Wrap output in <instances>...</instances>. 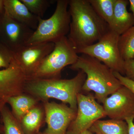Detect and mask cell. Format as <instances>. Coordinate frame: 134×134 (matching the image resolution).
Wrapping results in <instances>:
<instances>
[{"label": "cell", "mask_w": 134, "mask_h": 134, "mask_svg": "<svg viewBox=\"0 0 134 134\" xmlns=\"http://www.w3.org/2000/svg\"><path fill=\"white\" fill-rule=\"evenodd\" d=\"M71 17L68 39L76 53L99 41L110 30L96 13L88 0H69Z\"/></svg>", "instance_id": "1"}, {"label": "cell", "mask_w": 134, "mask_h": 134, "mask_svg": "<svg viewBox=\"0 0 134 134\" xmlns=\"http://www.w3.org/2000/svg\"><path fill=\"white\" fill-rule=\"evenodd\" d=\"M127 0H115L112 24L110 29L120 36L134 26L132 13L127 10Z\"/></svg>", "instance_id": "14"}, {"label": "cell", "mask_w": 134, "mask_h": 134, "mask_svg": "<svg viewBox=\"0 0 134 134\" xmlns=\"http://www.w3.org/2000/svg\"><path fill=\"white\" fill-rule=\"evenodd\" d=\"M98 15L111 26L113 18L115 0H88Z\"/></svg>", "instance_id": "17"}, {"label": "cell", "mask_w": 134, "mask_h": 134, "mask_svg": "<svg viewBox=\"0 0 134 134\" xmlns=\"http://www.w3.org/2000/svg\"><path fill=\"white\" fill-rule=\"evenodd\" d=\"M54 44L53 50L43 60L27 80L60 79L62 70L76 62L79 55L67 36Z\"/></svg>", "instance_id": "5"}, {"label": "cell", "mask_w": 134, "mask_h": 134, "mask_svg": "<svg viewBox=\"0 0 134 134\" xmlns=\"http://www.w3.org/2000/svg\"><path fill=\"white\" fill-rule=\"evenodd\" d=\"M78 71L75 77L69 79H29L25 88L43 100L55 98L68 104L70 108L77 111V97L86 78L83 71Z\"/></svg>", "instance_id": "3"}, {"label": "cell", "mask_w": 134, "mask_h": 134, "mask_svg": "<svg viewBox=\"0 0 134 134\" xmlns=\"http://www.w3.org/2000/svg\"><path fill=\"white\" fill-rule=\"evenodd\" d=\"M96 99L91 93L85 95L80 92L77 94L76 115L70 125L67 134H81L90 129L96 121L107 116L103 106Z\"/></svg>", "instance_id": "7"}, {"label": "cell", "mask_w": 134, "mask_h": 134, "mask_svg": "<svg viewBox=\"0 0 134 134\" xmlns=\"http://www.w3.org/2000/svg\"><path fill=\"white\" fill-rule=\"evenodd\" d=\"M27 80L26 73L14 58L7 68L0 70V99L20 95Z\"/></svg>", "instance_id": "11"}, {"label": "cell", "mask_w": 134, "mask_h": 134, "mask_svg": "<svg viewBox=\"0 0 134 134\" xmlns=\"http://www.w3.org/2000/svg\"><path fill=\"white\" fill-rule=\"evenodd\" d=\"M90 130L99 134H129L128 126L126 121L110 119L98 120Z\"/></svg>", "instance_id": "15"}, {"label": "cell", "mask_w": 134, "mask_h": 134, "mask_svg": "<svg viewBox=\"0 0 134 134\" xmlns=\"http://www.w3.org/2000/svg\"><path fill=\"white\" fill-rule=\"evenodd\" d=\"M7 103L12 107V114L17 120H20L33 108L36 101L30 97L19 95L7 99Z\"/></svg>", "instance_id": "16"}, {"label": "cell", "mask_w": 134, "mask_h": 134, "mask_svg": "<svg viewBox=\"0 0 134 134\" xmlns=\"http://www.w3.org/2000/svg\"><path fill=\"white\" fill-rule=\"evenodd\" d=\"M3 134H26L14 115L5 105L0 110Z\"/></svg>", "instance_id": "18"}, {"label": "cell", "mask_w": 134, "mask_h": 134, "mask_svg": "<svg viewBox=\"0 0 134 134\" xmlns=\"http://www.w3.org/2000/svg\"><path fill=\"white\" fill-rule=\"evenodd\" d=\"M14 58V52L0 41V68H7Z\"/></svg>", "instance_id": "22"}, {"label": "cell", "mask_w": 134, "mask_h": 134, "mask_svg": "<svg viewBox=\"0 0 134 134\" xmlns=\"http://www.w3.org/2000/svg\"><path fill=\"white\" fill-rule=\"evenodd\" d=\"M119 46L124 60L134 59V26L120 36Z\"/></svg>", "instance_id": "20"}, {"label": "cell", "mask_w": 134, "mask_h": 134, "mask_svg": "<svg viewBox=\"0 0 134 134\" xmlns=\"http://www.w3.org/2000/svg\"><path fill=\"white\" fill-rule=\"evenodd\" d=\"M134 118H131L126 120L128 126L129 134H134Z\"/></svg>", "instance_id": "25"}, {"label": "cell", "mask_w": 134, "mask_h": 134, "mask_svg": "<svg viewBox=\"0 0 134 134\" xmlns=\"http://www.w3.org/2000/svg\"><path fill=\"white\" fill-rule=\"evenodd\" d=\"M36 134H46V133H36Z\"/></svg>", "instance_id": "30"}, {"label": "cell", "mask_w": 134, "mask_h": 134, "mask_svg": "<svg viewBox=\"0 0 134 134\" xmlns=\"http://www.w3.org/2000/svg\"><path fill=\"white\" fill-rule=\"evenodd\" d=\"M56 8L52 16L44 19L38 17L37 27L26 45L44 43H55L69 33L71 17L69 11V1H56Z\"/></svg>", "instance_id": "4"}, {"label": "cell", "mask_w": 134, "mask_h": 134, "mask_svg": "<svg viewBox=\"0 0 134 134\" xmlns=\"http://www.w3.org/2000/svg\"><path fill=\"white\" fill-rule=\"evenodd\" d=\"M129 2L130 5V9L132 11L134 19V0H129Z\"/></svg>", "instance_id": "27"}, {"label": "cell", "mask_w": 134, "mask_h": 134, "mask_svg": "<svg viewBox=\"0 0 134 134\" xmlns=\"http://www.w3.org/2000/svg\"><path fill=\"white\" fill-rule=\"evenodd\" d=\"M5 10L13 19L34 31L38 26V17L29 11L21 0H4Z\"/></svg>", "instance_id": "13"}, {"label": "cell", "mask_w": 134, "mask_h": 134, "mask_svg": "<svg viewBox=\"0 0 134 134\" xmlns=\"http://www.w3.org/2000/svg\"><path fill=\"white\" fill-rule=\"evenodd\" d=\"M0 134H1V132H0Z\"/></svg>", "instance_id": "31"}, {"label": "cell", "mask_w": 134, "mask_h": 134, "mask_svg": "<svg viewBox=\"0 0 134 134\" xmlns=\"http://www.w3.org/2000/svg\"><path fill=\"white\" fill-rule=\"evenodd\" d=\"M53 43L25 45L14 53V58L24 70L27 79L54 48Z\"/></svg>", "instance_id": "12"}, {"label": "cell", "mask_w": 134, "mask_h": 134, "mask_svg": "<svg viewBox=\"0 0 134 134\" xmlns=\"http://www.w3.org/2000/svg\"></svg>", "instance_id": "32"}, {"label": "cell", "mask_w": 134, "mask_h": 134, "mask_svg": "<svg viewBox=\"0 0 134 134\" xmlns=\"http://www.w3.org/2000/svg\"><path fill=\"white\" fill-rule=\"evenodd\" d=\"M125 76L134 82V59L125 60Z\"/></svg>", "instance_id": "23"}, {"label": "cell", "mask_w": 134, "mask_h": 134, "mask_svg": "<svg viewBox=\"0 0 134 134\" xmlns=\"http://www.w3.org/2000/svg\"><path fill=\"white\" fill-rule=\"evenodd\" d=\"M46 134H67L68 129L74 119L77 111L63 104L46 102L44 104Z\"/></svg>", "instance_id": "10"}, {"label": "cell", "mask_w": 134, "mask_h": 134, "mask_svg": "<svg viewBox=\"0 0 134 134\" xmlns=\"http://www.w3.org/2000/svg\"><path fill=\"white\" fill-rule=\"evenodd\" d=\"M81 134H93V133L90 130H85V131L82 132Z\"/></svg>", "instance_id": "29"}, {"label": "cell", "mask_w": 134, "mask_h": 134, "mask_svg": "<svg viewBox=\"0 0 134 134\" xmlns=\"http://www.w3.org/2000/svg\"><path fill=\"white\" fill-rule=\"evenodd\" d=\"M5 11L4 0H0V16L3 15Z\"/></svg>", "instance_id": "26"}, {"label": "cell", "mask_w": 134, "mask_h": 134, "mask_svg": "<svg viewBox=\"0 0 134 134\" xmlns=\"http://www.w3.org/2000/svg\"><path fill=\"white\" fill-rule=\"evenodd\" d=\"M32 14L42 18L54 1L51 0H21Z\"/></svg>", "instance_id": "21"}, {"label": "cell", "mask_w": 134, "mask_h": 134, "mask_svg": "<svg viewBox=\"0 0 134 134\" xmlns=\"http://www.w3.org/2000/svg\"><path fill=\"white\" fill-rule=\"evenodd\" d=\"M42 112L38 108H33L22 119L23 129L26 134H36L39 129Z\"/></svg>", "instance_id": "19"}, {"label": "cell", "mask_w": 134, "mask_h": 134, "mask_svg": "<svg viewBox=\"0 0 134 134\" xmlns=\"http://www.w3.org/2000/svg\"><path fill=\"white\" fill-rule=\"evenodd\" d=\"M6 103H7V100L0 99V110L5 105Z\"/></svg>", "instance_id": "28"}, {"label": "cell", "mask_w": 134, "mask_h": 134, "mask_svg": "<svg viewBox=\"0 0 134 134\" xmlns=\"http://www.w3.org/2000/svg\"><path fill=\"white\" fill-rule=\"evenodd\" d=\"M107 116L110 119L126 121L134 118V93L122 85L103 102Z\"/></svg>", "instance_id": "9"}, {"label": "cell", "mask_w": 134, "mask_h": 134, "mask_svg": "<svg viewBox=\"0 0 134 134\" xmlns=\"http://www.w3.org/2000/svg\"><path fill=\"white\" fill-rule=\"evenodd\" d=\"M115 77L119 81L121 85L129 89L134 93V82L127 78L125 76L122 75L119 73L113 72Z\"/></svg>", "instance_id": "24"}, {"label": "cell", "mask_w": 134, "mask_h": 134, "mask_svg": "<svg viewBox=\"0 0 134 134\" xmlns=\"http://www.w3.org/2000/svg\"><path fill=\"white\" fill-rule=\"evenodd\" d=\"M120 36L109 30L97 43L83 48L78 54H86L96 58L113 72L125 76V60L119 48Z\"/></svg>", "instance_id": "6"}, {"label": "cell", "mask_w": 134, "mask_h": 134, "mask_svg": "<svg viewBox=\"0 0 134 134\" xmlns=\"http://www.w3.org/2000/svg\"><path fill=\"white\" fill-rule=\"evenodd\" d=\"M34 31L13 19L6 10L0 16V41L14 53L26 45Z\"/></svg>", "instance_id": "8"}, {"label": "cell", "mask_w": 134, "mask_h": 134, "mask_svg": "<svg viewBox=\"0 0 134 134\" xmlns=\"http://www.w3.org/2000/svg\"><path fill=\"white\" fill-rule=\"evenodd\" d=\"M70 68L74 70H82L85 73L86 78L82 90L93 91L95 98L99 103H103L107 97L122 85L113 70L90 55L82 54Z\"/></svg>", "instance_id": "2"}]
</instances>
